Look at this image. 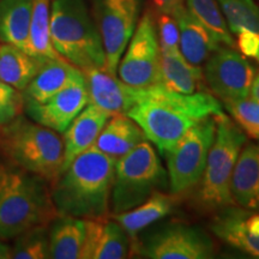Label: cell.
Masks as SVG:
<instances>
[{
    "instance_id": "obj_1",
    "label": "cell",
    "mask_w": 259,
    "mask_h": 259,
    "mask_svg": "<svg viewBox=\"0 0 259 259\" xmlns=\"http://www.w3.org/2000/svg\"><path fill=\"white\" fill-rule=\"evenodd\" d=\"M222 113L223 106L211 93L187 95L157 83L136 88L135 106L126 115L137 122L161 155H166L197 122Z\"/></svg>"
},
{
    "instance_id": "obj_2",
    "label": "cell",
    "mask_w": 259,
    "mask_h": 259,
    "mask_svg": "<svg viewBox=\"0 0 259 259\" xmlns=\"http://www.w3.org/2000/svg\"><path fill=\"white\" fill-rule=\"evenodd\" d=\"M115 162L95 145L74 158L51 184V197L58 215L106 218L111 208Z\"/></svg>"
},
{
    "instance_id": "obj_3",
    "label": "cell",
    "mask_w": 259,
    "mask_h": 259,
    "mask_svg": "<svg viewBox=\"0 0 259 259\" xmlns=\"http://www.w3.org/2000/svg\"><path fill=\"white\" fill-rule=\"evenodd\" d=\"M50 184L11 162L0 163V239H15L58 216Z\"/></svg>"
},
{
    "instance_id": "obj_4",
    "label": "cell",
    "mask_w": 259,
    "mask_h": 259,
    "mask_svg": "<svg viewBox=\"0 0 259 259\" xmlns=\"http://www.w3.org/2000/svg\"><path fill=\"white\" fill-rule=\"evenodd\" d=\"M51 41L57 53L79 70L106 67L101 35L85 0H53Z\"/></svg>"
},
{
    "instance_id": "obj_5",
    "label": "cell",
    "mask_w": 259,
    "mask_h": 259,
    "mask_svg": "<svg viewBox=\"0 0 259 259\" xmlns=\"http://www.w3.org/2000/svg\"><path fill=\"white\" fill-rule=\"evenodd\" d=\"M0 149L9 162L53 184L63 168V138L24 115L0 128Z\"/></svg>"
},
{
    "instance_id": "obj_6",
    "label": "cell",
    "mask_w": 259,
    "mask_h": 259,
    "mask_svg": "<svg viewBox=\"0 0 259 259\" xmlns=\"http://www.w3.org/2000/svg\"><path fill=\"white\" fill-rule=\"evenodd\" d=\"M215 120V139L193 198L196 208L204 212H218L235 205L231 193L232 174L246 144V134L232 118L222 113Z\"/></svg>"
},
{
    "instance_id": "obj_7",
    "label": "cell",
    "mask_w": 259,
    "mask_h": 259,
    "mask_svg": "<svg viewBox=\"0 0 259 259\" xmlns=\"http://www.w3.org/2000/svg\"><path fill=\"white\" fill-rule=\"evenodd\" d=\"M167 171L150 142L143 141L115 162L111 193L114 213L131 210L157 190H166Z\"/></svg>"
},
{
    "instance_id": "obj_8",
    "label": "cell",
    "mask_w": 259,
    "mask_h": 259,
    "mask_svg": "<svg viewBox=\"0 0 259 259\" xmlns=\"http://www.w3.org/2000/svg\"><path fill=\"white\" fill-rule=\"evenodd\" d=\"M215 134V116H209L192 126L164 155L171 194L180 196L197 186L203 176Z\"/></svg>"
},
{
    "instance_id": "obj_9",
    "label": "cell",
    "mask_w": 259,
    "mask_h": 259,
    "mask_svg": "<svg viewBox=\"0 0 259 259\" xmlns=\"http://www.w3.org/2000/svg\"><path fill=\"white\" fill-rule=\"evenodd\" d=\"M161 48L156 22L150 11L142 16L134 35L119 61V78L134 87L162 83Z\"/></svg>"
},
{
    "instance_id": "obj_10",
    "label": "cell",
    "mask_w": 259,
    "mask_h": 259,
    "mask_svg": "<svg viewBox=\"0 0 259 259\" xmlns=\"http://www.w3.org/2000/svg\"><path fill=\"white\" fill-rule=\"evenodd\" d=\"M90 2L92 15L99 28L105 48L106 69L112 74H116L119 61L138 24L142 0Z\"/></svg>"
},
{
    "instance_id": "obj_11",
    "label": "cell",
    "mask_w": 259,
    "mask_h": 259,
    "mask_svg": "<svg viewBox=\"0 0 259 259\" xmlns=\"http://www.w3.org/2000/svg\"><path fill=\"white\" fill-rule=\"evenodd\" d=\"M255 71L235 48L222 45L206 59L203 76L212 95L227 102L250 97Z\"/></svg>"
},
{
    "instance_id": "obj_12",
    "label": "cell",
    "mask_w": 259,
    "mask_h": 259,
    "mask_svg": "<svg viewBox=\"0 0 259 259\" xmlns=\"http://www.w3.org/2000/svg\"><path fill=\"white\" fill-rule=\"evenodd\" d=\"M139 247L143 257L151 259H209L215 255L213 241L205 232L178 222L155 229Z\"/></svg>"
},
{
    "instance_id": "obj_13",
    "label": "cell",
    "mask_w": 259,
    "mask_h": 259,
    "mask_svg": "<svg viewBox=\"0 0 259 259\" xmlns=\"http://www.w3.org/2000/svg\"><path fill=\"white\" fill-rule=\"evenodd\" d=\"M88 103L89 94L84 78L60 90L46 101L24 103L23 112L32 121L58 134H64L65 130Z\"/></svg>"
},
{
    "instance_id": "obj_14",
    "label": "cell",
    "mask_w": 259,
    "mask_h": 259,
    "mask_svg": "<svg viewBox=\"0 0 259 259\" xmlns=\"http://www.w3.org/2000/svg\"><path fill=\"white\" fill-rule=\"evenodd\" d=\"M215 213L210 223L213 234L236 250L259 258V210L229 205Z\"/></svg>"
},
{
    "instance_id": "obj_15",
    "label": "cell",
    "mask_w": 259,
    "mask_h": 259,
    "mask_svg": "<svg viewBox=\"0 0 259 259\" xmlns=\"http://www.w3.org/2000/svg\"><path fill=\"white\" fill-rule=\"evenodd\" d=\"M89 103L111 115L126 114L135 105L136 87L130 85L112 74L106 67L83 70Z\"/></svg>"
},
{
    "instance_id": "obj_16",
    "label": "cell",
    "mask_w": 259,
    "mask_h": 259,
    "mask_svg": "<svg viewBox=\"0 0 259 259\" xmlns=\"http://www.w3.org/2000/svg\"><path fill=\"white\" fill-rule=\"evenodd\" d=\"M85 220V240L80 259H124L128 257L130 236L114 219Z\"/></svg>"
},
{
    "instance_id": "obj_17",
    "label": "cell",
    "mask_w": 259,
    "mask_h": 259,
    "mask_svg": "<svg viewBox=\"0 0 259 259\" xmlns=\"http://www.w3.org/2000/svg\"><path fill=\"white\" fill-rule=\"evenodd\" d=\"M111 116L109 113L93 103H88L84 107L63 134L64 158L61 171L66 169L78 155L95 144L97 137Z\"/></svg>"
},
{
    "instance_id": "obj_18",
    "label": "cell",
    "mask_w": 259,
    "mask_h": 259,
    "mask_svg": "<svg viewBox=\"0 0 259 259\" xmlns=\"http://www.w3.org/2000/svg\"><path fill=\"white\" fill-rule=\"evenodd\" d=\"M83 79L84 74L82 70L65 60L64 58L46 59L36 76L22 92L24 103L46 101L60 90Z\"/></svg>"
},
{
    "instance_id": "obj_19",
    "label": "cell",
    "mask_w": 259,
    "mask_h": 259,
    "mask_svg": "<svg viewBox=\"0 0 259 259\" xmlns=\"http://www.w3.org/2000/svg\"><path fill=\"white\" fill-rule=\"evenodd\" d=\"M231 193L235 205L259 210V144L241 149L232 174Z\"/></svg>"
},
{
    "instance_id": "obj_20",
    "label": "cell",
    "mask_w": 259,
    "mask_h": 259,
    "mask_svg": "<svg viewBox=\"0 0 259 259\" xmlns=\"http://www.w3.org/2000/svg\"><path fill=\"white\" fill-rule=\"evenodd\" d=\"M176 204L174 194H167L163 191L157 190L136 208L120 213H114L112 219H114L125 229L130 239L135 242L137 235L143 229L173 212Z\"/></svg>"
},
{
    "instance_id": "obj_21",
    "label": "cell",
    "mask_w": 259,
    "mask_h": 259,
    "mask_svg": "<svg viewBox=\"0 0 259 259\" xmlns=\"http://www.w3.org/2000/svg\"><path fill=\"white\" fill-rule=\"evenodd\" d=\"M176 19L179 28L181 54L191 64L200 66L221 45L198 19L187 11L186 6Z\"/></svg>"
},
{
    "instance_id": "obj_22",
    "label": "cell",
    "mask_w": 259,
    "mask_h": 259,
    "mask_svg": "<svg viewBox=\"0 0 259 259\" xmlns=\"http://www.w3.org/2000/svg\"><path fill=\"white\" fill-rule=\"evenodd\" d=\"M145 139L144 132L134 119L126 114H114L106 122L94 145L102 153L118 160Z\"/></svg>"
},
{
    "instance_id": "obj_23",
    "label": "cell",
    "mask_w": 259,
    "mask_h": 259,
    "mask_svg": "<svg viewBox=\"0 0 259 259\" xmlns=\"http://www.w3.org/2000/svg\"><path fill=\"white\" fill-rule=\"evenodd\" d=\"M32 0H0V41L30 54Z\"/></svg>"
},
{
    "instance_id": "obj_24",
    "label": "cell",
    "mask_w": 259,
    "mask_h": 259,
    "mask_svg": "<svg viewBox=\"0 0 259 259\" xmlns=\"http://www.w3.org/2000/svg\"><path fill=\"white\" fill-rule=\"evenodd\" d=\"M50 226V258L80 259L85 240V220L58 215Z\"/></svg>"
},
{
    "instance_id": "obj_25",
    "label": "cell",
    "mask_w": 259,
    "mask_h": 259,
    "mask_svg": "<svg viewBox=\"0 0 259 259\" xmlns=\"http://www.w3.org/2000/svg\"><path fill=\"white\" fill-rule=\"evenodd\" d=\"M45 58L31 56L28 52L9 44L0 45V79L12 88L23 92L36 76Z\"/></svg>"
},
{
    "instance_id": "obj_26",
    "label": "cell",
    "mask_w": 259,
    "mask_h": 259,
    "mask_svg": "<svg viewBox=\"0 0 259 259\" xmlns=\"http://www.w3.org/2000/svg\"><path fill=\"white\" fill-rule=\"evenodd\" d=\"M161 54L162 83L167 88L187 95L199 92L204 79L200 66L187 61L181 52Z\"/></svg>"
},
{
    "instance_id": "obj_27",
    "label": "cell",
    "mask_w": 259,
    "mask_h": 259,
    "mask_svg": "<svg viewBox=\"0 0 259 259\" xmlns=\"http://www.w3.org/2000/svg\"><path fill=\"white\" fill-rule=\"evenodd\" d=\"M30 54L45 59L60 57L51 41V0H32Z\"/></svg>"
},
{
    "instance_id": "obj_28",
    "label": "cell",
    "mask_w": 259,
    "mask_h": 259,
    "mask_svg": "<svg viewBox=\"0 0 259 259\" xmlns=\"http://www.w3.org/2000/svg\"><path fill=\"white\" fill-rule=\"evenodd\" d=\"M186 9L211 32L220 45L235 48V41L227 27L218 0H185Z\"/></svg>"
},
{
    "instance_id": "obj_29",
    "label": "cell",
    "mask_w": 259,
    "mask_h": 259,
    "mask_svg": "<svg viewBox=\"0 0 259 259\" xmlns=\"http://www.w3.org/2000/svg\"><path fill=\"white\" fill-rule=\"evenodd\" d=\"M231 34L250 30L259 34V6L254 0H218Z\"/></svg>"
},
{
    "instance_id": "obj_30",
    "label": "cell",
    "mask_w": 259,
    "mask_h": 259,
    "mask_svg": "<svg viewBox=\"0 0 259 259\" xmlns=\"http://www.w3.org/2000/svg\"><path fill=\"white\" fill-rule=\"evenodd\" d=\"M50 258L48 226L34 227L15 238L11 246V259Z\"/></svg>"
},
{
    "instance_id": "obj_31",
    "label": "cell",
    "mask_w": 259,
    "mask_h": 259,
    "mask_svg": "<svg viewBox=\"0 0 259 259\" xmlns=\"http://www.w3.org/2000/svg\"><path fill=\"white\" fill-rule=\"evenodd\" d=\"M223 106L246 135L259 141V102L247 97L223 102Z\"/></svg>"
},
{
    "instance_id": "obj_32",
    "label": "cell",
    "mask_w": 259,
    "mask_h": 259,
    "mask_svg": "<svg viewBox=\"0 0 259 259\" xmlns=\"http://www.w3.org/2000/svg\"><path fill=\"white\" fill-rule=\"evenodd\" d=\"M23 107L24 100L22 92L0 79V128L21 115Z\"/></svg>"
},
{
    "instance_id": "obj_33",
    "label": "cell",
    "mask_w": 259,
    "mask_h": 259,
    "mask_svg": "<svg viewBox=\"0 0 259 259\" xmlns=\"http://www.w3.org/2000/svg\"><path fill=\"white\" fill-rule=\"evenodd\" d=\"M157 37L161 53H178L179 47V28L177 19L168 14L158 12L156 21Z\"/></svg>"
},
{
    "instance_id": "obj_34",
    "label": "cell",
    "mask_w": 259,
    "mask_h": 259,
    "mask_svg": "<svg viewBox=\"0 0 259 259\" xmlns=\"http://www.w3.org/2000/svg\"><path fill=\"white\" fill-rule=\"evenodd\" d=\"M236 46L242 56L252 58L259 63V34L250 30H242L236 34Z\"/></svg>"
},
{
    "instance_id": "obj_35",
    "label": "cell",
    "mask_w": 259,
    "mask_h": 259,
    "mask_svg": "<svg viewBox=\"0 0 259 259\" xmlns=\"http://www.w3.org/2000/svg\"><path fill=\"white\" fill-rule=\"evenodd\" d=\"M154 5L156 6L158 12L168 14L173 16L174 18L185 9V0H153Z\"/></svg>"
},
{
    "instance_id": "obj_36",
    "label": "cell",
    "mask_w": 259,
    "mask_h": 259,
    "mask_svg": "<svg viewBox=\"0 0 259 259\" xmlns=\"http://www.w3.org/2000/svg\"><path fill=\"white\" fill-rule=\"evenodd\" d=\"M250 97L254 101L259 102V71L255 73L253 83H252L251 90H250Z\"/></svg>"
},
{
    "instance_id": "obj_37",
    "label": "cell",
    "mask_w": 259,
    "mask_h": 259,
    "mask_svg": "<svg viewBox=\"0 0 259 259\" xmlns=\"http://www.w3.org/2000/svg\"><path fill=\"white\" fill-rule=\"evenodd\" d=\"M0 259H11V247L0 239Z\"/></svg>"
}]
</instances>
